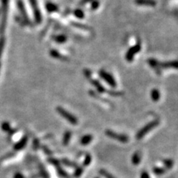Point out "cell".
Returning <instances> with one entry per match:
<instances>
[{
    "label": "cell",
    "mask_w": 178,
    "mask_h": 178,
    "mask_svg": "<svg viewBox=\"0 0 178 178\" xmlns=\"http://www.w3.org/2000/svg\"><path fill=\"white\" fill-rule=\"evenodd\" d=\"M7 13H8V0H2V19L0 22V34L3 35L7 25Z\"/></svg>",
    "instance_id": "1"
},
{
    "label": "cell",
    "mask_w": 178,
    "mask_h": 178,
    "mask_svg": "<svg viewBox=\"0 0 178 178\" xmlns=\"http://www.w3.org/2000/svg\"><path fill=\"white\" fill-rule=\"evenodd\" d=\"M159 125V121L158 120H154L151 122V123H148L147 125H145L143 128L140 129L139 132H137V134H136V138L137 140H140L144 136L147 134L148 132H149L150 131L152 130L153 128H154L155 127H157Z\"/></svg>",
    "instance_id": "2"
},
{
    "label": "cell",
    "mask_w": 178,
    "mask_h": 178,
    "mask_svg": "<svg viewBox=\"0 0 178 178\" xmlns=\"http://www.w3.org/2000/svg\"><path fill=\"white\" fill-rule=\"evenodd\" d=\"M17 7L19 11H20V14H21V18L22 19V20H23L24 25L32 26V22L29 20L25 5H24L22 0H17Z\"/></svg>",
    "instance_id": "3"
},
{
    "label": "cell",
    "mask_w": 178,
    "mask_h": 178,
    "mask_svg": "<svg viewBox=\"0 0 178 178\" xmlns=\"http://www.w3.org/2000/svg\"><path fill=\"white\" fill-rule=\"evenodd\" d=\"M29 2L31 4V7H32L35 22L37 25H39V24H40L42 21V14H41L40 10H39L38 7L37 0H29Z\"/></svg>",
    "instance_id": "4"
},
{
    "label": "cell",
    "mask_w": 178,
    "mask_h": 178,
    "mask_svg": "<svg viewBox=\"0 0 178 178\" xmlns=\"http://www.w3.org/2000/svg\"><path fill=\"white\" fill-rule=\"evenodd\" d=\"M57 111L62 117H64L66 120H68L69 123H71L72 125H76L78 123L77 118L73 115V114L69 113L68 111H67L66 110H65L64 108H63L62 107H57Z\"/></svg>",
    "instance_id": "5"
},
{
    "label": "cell",
    "mask_w": 178,
    "mask_h": 178,
    "mask_svg": "<svg viewBox=\"0 0 178 178\" xmlns=\"http://www.w3.org/2000/svg\"><path fill=\"white\" fill-rule=\"evenodd\" d=\"M140 50H141V44H140V42H138L134 46H132V48H129L126 54H125V59L128 62H132L134 56L137 53H139Z\"/></svg>",
    "instance_id": "6"
},
{
    "label": "cell",
    "mask_w": 178,
    "mask_h": 178,
    "mask_svg": "<svg viewBox=\"0 0 178 178\" xmlns=\"http://www.w3.org/2000/svg\"><path fill=\"white\" fill-rule=\"evenodd\" d=\"M106 134L108 137H109L110 138L118 140V141L123 142V143H125V142H128V140H129L128 137L127 135H125V134H117V133L114 132L111 130H107L106 132Z\"/></svg>",
    "instance_id": "7"
},
{
    "label": "cell",
    "mask_w": 178,
    "mask_h": 178,
    "mask_svg": "<svg viewBox=\"0 0 178 178\" xmlns=\"http://www.w3.org/2000/svg\"><path fill=\"white\" fill-rule=\"evenodd\" d=\"M99 74H100V77L106 81L108 85L111 86L112 88H115L117 86V83H116L115 80H114L113 76L111 75L109 73L106 72L104 70H100L99 71Z\"/></svg>",
    "instance_id": "8"
},
{
    "label": "cell",
    "mask_w": 178,
    "mask_h": 178,
    "mask_svg": "<svg viewBox=\"0 0 178 178\" xmlns=\"http://www.w3.org/2000/svg\"><path fill=\"white\" fill-rule=\"evenodd\" d=\"M160 68H174L178 69V60L168 61L166 63H159Z\"/></svg>",
    "instance_id": "9"
},
{
    "label": "cell",
    "mask_w": 178,
    "mask_h": 178,
    "mask_svg": "<svg viewBox=\"0 0 178 178\" xmlns=\"http://www.w3.org/2000/svg\"><path fill=\"white\" fill-rule=\"evenodd\" d=\"M159 63H160V62H158L155 59H152V58L148 59V63H149L150 66L155 71V72H156L157 74H161V69L160 68V66H159Z\"/></svg>",
    "instance_id": "10"
},
{
    "label": "cell",
    "mask_w": 178,
    "mask_h": 178,
    "mask_svg": "<svg viewBox=\"0 0 178 178\" xmlns=\"http://www.w3.org/2000/svg\"><path fill=\"white\" fill-rule=\"evenodd\" d=\"M46 8L47 11H48V13H50V14L57 12V11H59V7H58L57 5H56V4L51 2H48L46 4Z\"/></svg>",
    "instance_id": "11"
},
{
    "label": "cell",
    "mask_w": 178,
    "mask_h": 178,
    "mask_svg": "<svg viewBox=\"0 0 178 178\" xmlns=\"http://www.w3.org/2000/svg\"><path fill=\"white\" fill-rule=\"evenodd\" d=\"M135 3L138 5H146V6L154 7L156 5L155 0H135Z\"/></svg>",
    "instance_id": "12"
},
{
    "label": "cell",
    "mask_w": 178,
    "mask_h": 178,
    "mask_svg": "<svg viewBox=\"0 0 178 178\" xmlns=\"http://www.w3.org/2000/svg\"><path fill=\"white\" fill-rule=\"evenodd\" d=\"M90 81H91V83L92 84L95 88H96L97 91H98L100 93H104L106 91V89H105V88L101 85V83H100V82H99L98 80H91V79H90Z\"/></svg>",
    "instance_id": "13"
},
{
    "label": "cell",
    "mask_w": 178,
    "mask_h": 178,
    "mask_svg": "<svg viewBox=\"0 0 178 178\" xmlns=\"http://www.w3.org/2000/svg\"><path fill=\"white\" fill-rule=\"evenodd\" d=\"M50 55L52 57L55 58V59H61V60H63V61H65V60H68V58L67 57H63L62 54L59 53V51H57V50H51L50 51Z\"/></svg>",
    "instance_id": "14"
},
{
    "label": "cell",
    "mask_w": 178,
    "mask_h": 178,
    "mask_svg": "<svg viewBox=\"0 0 178 178\" xmlns=\"http://www.w3.org/2000/svg\"><path fill=\"white\" fill-rule=\"evenodd\" d=\"M92 140H93V136L91 135V134H87V135L83 136L81 138V140H80V143H81V145H89L90 142L92 141Z\"/></svg>",
    "instance_id": "15"
},
{
    "label": "cell",
    "mask_w": 178,
    "mask_h": 178,
    "mask_svg": "<svg viewBox=\"0 0 178 178\" xmlns=\"http://www.w3.org/2000/svg\"><path fill=\"white\" fill-rule=\"evenodd\" d=\"M54 40L58 44H63L65 43L67 40V37L64 34H59L57 35L54 37Z\"/></svg>",
    "instance_id": "16"
},
{
    "label": "cell",
    "mask_w": 178,
    "mask_h": 178,
    "mask_svg": "<svg viewBox=\"0 0 178 178\" xmlns=\"http://www.w3.org/2000/svg\"><path fill=\"white\" fill-rule=\"evenodd\" d=\"M71 25H72L75 28L82 29V30H84V31H91V28L90 27H89V26L83 25V24H80V23H79V22H71Z\"/></svg>",
    "instance_id": "17"
},
{
    "label": "cell",
    "mask_w": 178,
    "mask_h": 178,
    "mask_svg": "<svg viewBox=\"0 0 178 178\" xmlns=\"http://www.w3.org/2000/svg\"><path fill=\"white\" fill-rule=\"evenodd\" d=\"M151 99H152L153 101H154V102H157V101H158L159 99H160V92H159L158 90L154 89H153L152 91H151Z\"/></svg>",
    "instance_id": "18"
},
{
    "label": "cell",
    "mask_w": 178,
    "mask_h": 178,
    "mask_svg": "<svg viewBox=\"0 0 178 178\" xmlns=\"http://www.w3.org/2000/svg\"><path fill=\"white\" fill-rule=\"evenodd\" d=\"M141 160V156L139 152L134 153V154L132 156V163L134 165H138Z\"/></svg>",
    "instance_id": "19"
},
{
    "label": "cell",
    "mask_w": 178,
    "mask_h": 178,
    "mask_svg": "<svg viewBox=\"0 0 178 178\" xmlns=\"http://www.w3.org/2000/svg\"><path fill=\"white\" fill-rule=\"evenodd\" d=\"M71 137V132H69V131H67L65 133L64 137H63V144L65 145H67L68 144L69 141H70Z\"/></svg>",
    "instance_id": "20"
},
{
    "label": "cell",
    "mask_w": 178,
    "mask_h": 178,
    "mask_svg": "<svg viewBox=\"0 0 178 178\" xmlns=\"http://www.w3.org/2000/svg\"><path fill=\"white\" fill-rule=\"evenodd\" d=\"M5 38L2 35L0 37V62H1V57L2 55V52L4 48H5Z\"/></svg>",
    "instance_id": "21"
},
{
    "label": "cell",
    "mask_w": 178,
    "mask_h": 178,
    "mask_svg": "<svg viewBox=\"0 0 178 178\" xmlns=\"http://www.w3.org/2000/svg\"><path fill=\"white\" fill-rule=\"evenodd\" d=\"M26 143H27V138L25 137V138H23V139H22L20 142H18L16 145H15V147H14L15 149L16 150L22 149V148L26 145Z\"/></svg>",
    "instance_id": "22"
},
{
    "label": "cell",
    "mask_w": 178,
    "mask_h": 178,
    "mask_svg": "<svg viewBox=\"0 0 178 178\" xmlns=\"http://www.w3.org/2000/svg\"><path fill=\"white\" fill-rule=\"evenodd\" d=\"M153 173L156 175H161L166 173V168L160 167H155L153 168Z\"/></svg>",
    "instance_id": "23"
},
{
    "label": "cell",
    "mask_w": 178,
    "mask_h": 178,
    "mask_svg": "<svg viewBox=\"0 0 178 178\" xmlns=\"http://www.w3.org/2000/svg\"><path fill=\"white\" fill-rule=\"evenodd\" d=\"M74 14L76 18L78 19H83L85 16V14H84L83 11H82L81 9H76L74 11Z\"/></svg>",
    "instance_id": "24"
},
{
    "label": "cell",
    "mask_w": 178,
    "mask_h": 178,
    "mask_svg": "<svg viewBox=\"0 0 178 178\" xmlns=\"http://www.w3.org/2000/svg\"><path fill=\"white\" fill-rule=\"evenodd\" d=\"M163 163L164 166H166V168L167 169H170L173 167L174 166V161L171 160V159H166V160H163Z\"/></svg>",
    "instance_id": "25"
},
{
    "label": "cell",
    "mask_w": 178,
    "mask_h": 178,
    "mask_svg": "<svg viewBox=\"0 0 178 178\" xmlns=\"http://www.w3.org/2000/svg\"><path fill=\"white\" fill-rule=\"evenodd\" d=\"M62 163H63V164H65V166H69V167H73V168H77L78 167V166L76 163H75L71 162V161L68 160H65V159L62 160Z\"/></svg>",
    "instance_id": "26"
},
{
    "label": "cell",
    "mask_w": 178,
    "mask_h": 178,
    "mask_svg": "<svg viewBox=\"0 0 178 178\" xmlns=\"http://www.w3.org/2000/svg\"><path fill=\"white\" fill-rule=\"evenodd\" d=\"M100 175H102L104 177H106V178H115L113 175H111L109 172L107 171L106 170L101 169L100 171Z\"/></svg>",
    "instance_id": "27"
},
{
    "label": "cell",
    "mask_w": 178,
    "mask_h": 178,
    "mask_svg": "<svg viewBox=\"0 0 178 178\" xmlns=\"http://www.w3.org/2000/svg\"><path fill=\"white\" fill-rule=\"evenodd\" d=\"M91 163V156L90 154H87L85 157V160L83 161V166H87L90 165V163Z\"/></svg>",
    "instance_id": "28"
},
{
    "label": "cell",
    "mask_w": 178,
    "mask_h": 178,
    "mask_svg": "<svg viewBox=\"0 0 178 178\" xmlns=\"http://www.w3.org/2000/svg\"><path fill=\"white\" fill-rule=\"evenodd\" d=\"M82 172H83V168L82 167H78L76 168V170H75L74 172V176L76 177H79L82 175Z\"/></svg>",
    "instance_id": "29"
},
{
    "label": "cell",
    "mask_w": 178,
    "mask_h": 178,
    "mask_svg": "<svg viewBox=\"0 0 178 178\" xmlns=\"http://www.w3.org/2000/svg\"><path fill=\"white\" fill-rule=\"evenodd\" d=\"M91 3V9L93 11L97 10V9L99 7V6H100V2H99V1H97V0H92Z\"/></svg>",
    "instance_id": "30"
},
{
    "label": "cell",
    "mask_w": 178,
    "mask_h": 178,
    "mask_svg": "<svg viewBox=\"0 0 178 178\" xmlns=\"http://www.w3.org/2000/svg\"><path fill=\"white\" fill-rule=\"evenodd\" d=\"M57 170H58V171H59V174L61 176H63V177H68V175H67L66 172H65L63 169H62L61 168H59V166H57Z\"/></svg>",
    "instance_id": "31"
},
{
    "label": "cell",
    "mask_w": 178,
    "mask_h": 178,
    "mask_svg": "<svg viewBox=\"0 0 178 178\" xmlns=\"http://www.w3.org/2000/svg\"><path fill=\"white\" fill-rule=\"evenodd\" d=\"M2 129L5 131V132H8L9 128H10V125H9V124L7 123H5L2 124Z\"/></svg>",
    "instance_id": "32"
},
{
    "label": "cell",
    "mask_w": 178,
    "mask_h": 178,
    "mask_svg": "<svg viewBox=\"0 0 178 178\" xmlns=\"http://www.w3.org/2000/svg\"><path fill=\"white\" fill-rule=\"evenodd\" d=\"M141 178H150V176L146 171H143L141 173Z\"/></svg>",
    "instance_id": "33"
},
{
    "label": "cell",
    "mask_w": 178,
    "mask_h": 178,
    "mask_svg": "<svg viewBox=\"0 0 178 178\" xmlns=\"http://www.w3.org/2000/svg\"><path fill=\"white\" fill-rule=\"evenodd\" d=\"M91 1H92V0H82V1L80 2V5H85V4H87V3L91 2Z\"/></svg>",
    "instance_id": "34"
},
{
    "label": "cell",
    "mask_w": 178,
    "mask_h": 178,
    "mask_svg": "<svg viewBox=\"0 0 178 178\" xmlns=\"http://www.w3.org/2000/svg\"><path fill=\"white\" fill-rule=\"evenodd\" d=\"M20 176H21L20 174H17V175L15 176V178H23L22 177H20Z\"/></svg>",
    "instance_id": "35"
},
{
    "label": "cell",
    "mask_w": 178,
    "mask_h": 178,
    "mask_svg": "<svg viewBox=\"0 0 178 178\" xmlns=\"http://www.w3.org/2000/svg\"><path fill=\"white\" fill-rule=\"evenodd\" d=\"M96 178H99V177H96Z\"/></svg>",
    "instance_id": "36"
}]
</instances>
